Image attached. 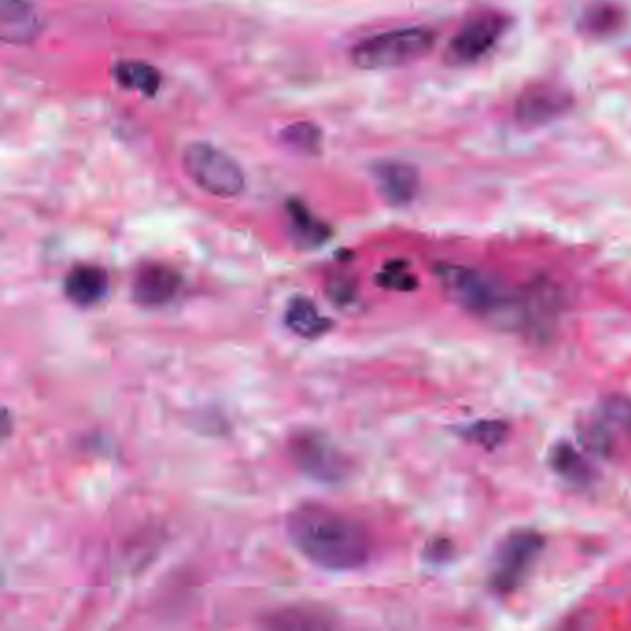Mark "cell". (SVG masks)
<instances>
[{
    "instance_id": "cell-1",
    "label": "cell",
    "mask_w": 631,
    "mask_h": 631,
    "mask_svg": "<svg viewBox=\"0 0 631 631\" xmlns=\"http://www.w3.org/2000/svg\"><path fill=\"white\" fill-rule=\"evenodd\" d=\"M286 529L293 547L326 571H356L371 558L369 532L329 505H298L287 516Z\"/></svg>"
},
{
    "instance_id": "cell-2",
    "label": "cell",
    "mask_w": 631,
    "mask_h": 631,
    "mask_svg": "<svg viewBox=\"0 0 631 631\" xmlns=\"http://www.w3.org/2000/svg\"><path fill=\"white\" fill-rule=\"evenodd\" d=\"M436 276L452 302L495 322L500 329L521 330L519 293H511L498 279L454 263L438 265Z\"/></svg>"
},
{
    "instance_id": "cell-3",
    "label": "cell",
    "mask_w": 631,
    "mask_h": 631,
    "mask_svg": "<svg viewBox=\"0 0 631 631\" xmlns=\"http://www.w3.org/2000/svg\"><path fill=\"white\" fill-rule=\"evenodd\" d=\"M436 32L426 26H406L367 37L350 50V61L361 71L404 68L425 58L436 45Z\"/></svg>"
},
{
    "instance_id": "cell-4",
    "label": "cell",
    "mask_w": 631,
    "mask_h": 631,
    "mask_svg": "<svg viewBox=\"0 0 631 631\" xmlns=\"http://www.w3.org/2000/svg\"><path fill=\"white\" fill-rule=\"evenodd\" d=\"M182 164L188 177L202 191L217 199H236L247 186L241 165L212 143L197 141L186 146Z\"/></svg>"
},
{
    "instance_id": "cell-5",
    "label": "cell",
    "mask_w": 631,
    "mask_h": 631,
    "mask_svg": "<svg viewBox=\"0 0 631 631\" xmlns=\"http://www.w3.org/2000/svg\"><path fill=\"white\" fill-rule=\"evenodd\" d=\"M545 540L534 529H516L498 547L492 561L491 585L500 595H510L521 587Z\"/></svg>"
},
{
    "instance_id": "cell-6",
    "label": "cell",
    "mask_w": 631,
    "mask_h": 631,
    "mask_svg": "<svg viewBox=\"0 0 631 631\" xmlns=\"http://www.w3.org/2000/svg\"><path fill=\"white\" fill-rule=\"evenodd\" d=\"M521 330L537 341L550 337L563 311V291L547 276L532 279L519 293Z\"/></svg>"
},
{
    "instance_id": "cell-7",
    "label": "cell",
    "mask_w": 631,
    "mask_h": 631,
    "mask_svg": "<svg viewBox=\"0 0 631 631\" xmlns=\"http://www.w3.org/2000/svg\"><path fill=\"white\" fill-rule=\"evenodd\" d=\"M289 454L295 465L313 480L340 484L348 473V465L340 450L316 431L295 436L289 444Z\"/></svg>"
},
{
    "instance_id": "cell-8",
    "label": "cell",
    "mask_w": 631,
    "mask_h": 631,
    "mask_svg": "<svg viewBox=\"0 0 631 631\" xmlns=\"http://www.w3.org/2000/svg\"><path fill=\"white\" fill-rule=\"evenodd\" d=\"M510 21L498 13H481L457 32L447 49L452 66H471L489 55L508 31Z\"/></svg>"
},
{
    "instance_id": "cell-9",
    "label": "cell",
    "mask_w": 631,
    "mask_h": 631,
    "mask_svg": "<svg viewBox=\"0 0 631 631\" xmlns=\"http://www.w3.org/2000/svg\"><path fill=\"white\" fill-rule=\"evenodd\" d=\"M572 97L558 87H535L522 93L515 104L516 121L526 127H540L556 121L571 110Z\"/></svg>"
},
{
    "instance_id": "cell-10",
    "label": "cell",
    "mask_w": 631,
    "mask_h": 631,
    "mask_svg": "<svg viewBox=\"0 0 631 631\" xmlns=\"http://www.w3.org/2000/svg\"><path fill=\"white\" fill-rule=\"evenodd\" d=\"M182 276L164 263H145L138 269L132 284V297L145 308H159L177 297Z\"/></svg>"
},
{
    "instance_id": "cell-11",
    "label": "cell",
    "mask_w": 631,
    "mask_h": 631,
    "mask_svg": "<svg viewBox=\"0 0 631 631\" xmlns=\"http://www.w3.org/2000/svg\"><path fill=\"white\" fill-rule=\"evenodd\" d=\"M372 177L377 180L378 189H380L383 199L391 206H407L419 194V170L415 169L413 165L404 164V162H391V159L378 162L372 167Z\"/></svg>"
},
{
    "instance_id": "cell-12",
    "label": "cell",
    "mask_w": 631,
    "mask_h": 631,
    "mask_svg": "<svg viewBox=\"0 0 631 631\" xmlns=\"http://www.w3.org/2000/svg\"><path fill=\"white\" fill-rule=\"evenodd\" d=\"M43 21L31 0H0V37L7 45H31L41 36Z\"/></svg>"
},
{
    "instance_id": "cell-13",
    "label": "cell",
    "mask_w": 631,
    "mask_h": 631,
    "mask_svg": "<svg viewBox=\"0 0 631 631\" xmlns=\"http://www.w3.org/2000/svg\"><path fill=\"white\" fill-rule=\"evenodd\" d=\"M110 291V278L103 267L79 265L63 282L66 297L79 308H93L103 302Z\"/></svg>"
},
{
    "instance_id": "cell-14",
    "label": "cell",
    "mask_w": 631,
    "mask_h": 631,
    "mask_svg": "<svg viewBox=\"0 0 631 631\" xmlns=\"http://www.w3.org/2000/svg\"><path fill=\"white\" fill-rule=\"evenodd\" d=\"M287 221H289V236L298 249H319L332 236L330 226L319 219L310 207L300 201L287 202Z\"/></svg>"
},
{
    "instance_id": "cell-15",
    "label": "cell",
    "mask_w": 631,
    "mask_h": 631,
    "mask_svg": "<svg viewBox=\"0 0 631 631\" xmlns=\"http://www.w3.org/2000/svg\"><path fill=\"white\" fill-rule=\"evenodd\" d=\"M284 321L293 334L300 335L303 340L321 337L334 326L329 317L322 316L317 303L306 297H295L287 303Z\"/></svg>"
},
{
    "instance_id": "cell-16",
    "label": "cell",
    "mask_w": 631,
    "mask_h": 631,
    "mask_svg": "<svg viewBox=\"0 0 631 631\" xmlns=\"http://www.w3.org/2000/svg\"><path fill=\"white\" fill-rule=\"evenodd\" d=\"M114 74L124 90L143 93L146 97H154L162 87L158 69L145 61H119Z\"/></svg>"
},
{
    "instance_id": "cell-17",
    "label": "cell",
    "mask_w": 631,
    "mask_h": 631,
    "mask_svg": "<svg viewBox=\"0 0 631 631\" xmlns=\"http://www.w3.org/2000/svg\"><path fill=\"white\" fill-rule=\"evenodd\" d=\"M279 140L284 141V145L306 156H319L324 145L321 128L311 121L293 122L279 132Z\"/></svg>"
},
{
    "instance_id": "cell-18",
    "label": "cell",
    "mask_w": 631,
    "mask_h": 631,
    "mask_svg": "<svg viewBox=\"0 0 631 631\" xmlns=\"http://www.w3.org/2000/svg\"><path fill=\"white\" fill-rule=\"evenodd\" d=\"M552 465L564 480L572 481V484H590L593 480L590 463L585 462L582 454L571 444L559 443L553 449Z\"/></svg>"
},
{
    "instance_id": "cell-19",
    "label": "cell",
    "mask_w": 631,
    "mask_h": 631,
    "mask_svg": "<svg viewBox=\"0 0 631 631\" xmlns=\"http://www.w3.org/2000/svg\"><path fill=\"white\" fill-rule=\"evenodd\" d=\"M622 21V13L611 4H596L583 13L582 28L593 36L614 34Z\"/></svg>"
},
{
    "instance_id": "cell-20",
    "label": "cell",
    "mask_w": 631,
    "mask_h": 631,
    "mask_svg": "<svg viewBox=\"0 0 631 631\" xmlns=\"http://www.w3.org/2000/svg\"><path fill=\"white\" fill-rule=\"evenodd\" d=\"M510 428L502 420H478L465 428V438L484 449H497L504 443Z\"/></svg>"
},
{
    "instance_id": "cell-21",
    "label": "cell",
    "mask_w": 631,
    "mask_h": 631,
    "mask_svg": "<svg viewBox=\"0 0 631 631\" xmlns=\"http://www.w3.org/2000/svg\"><path fill=\"white\" fill-rule=\"evenodd\" d=\"M602 412L609 425L631 436V398L622 395L607 396Z\"/></svg>"
},
{
    "instance_id": "cell-22",
    "label": "cell",
    "mask_w": 631,
    "mask_h": 631,
    "mask_svg": "<svg viewBox=\"0 0 631 631\" xmlns=\"http://www.w3.org/2000/svg\"><path fill=\"white\" fill-rule=\"evenodd\" d=\"M378 284L395 291H412L417 287V279L407 271L404 261H393L378 274Z\"/></svg>"
},
{
    "instance_id": "cell-23",
    "label": "cell",
    "mask_w": 631,
    "mask_h": 631,
    "mask_svg": "<svg viewBox=\"0 0 631 631\" xmlns=\"http://www.w3.org/2000/svg\"><path fill=\"white\" fill-rule=\"evenodd\" d=\"M582 441L590 452L600 457H607L614 452V439L606 430V426L596 425V422L583 426Z\"/></svg>"
},
{
    "instance_id": "cell-24",
    "label": "cell",
    "mask_w": 631,
    "mask_h": 631,
    "mask_svg": "<svg viewBox=\"0 0 631 631\" xmlns=\"http://www.w3.org/2000/svg\"><path fill=\"white\" fill-rule=\"evenodd\" d=\"M276 626L278 628H291V630H300V628H326L329 622L322 617H316L313 614H303L300 609H293L291 614H279L276 617Z\"/></svg>"
}]
</instances>
